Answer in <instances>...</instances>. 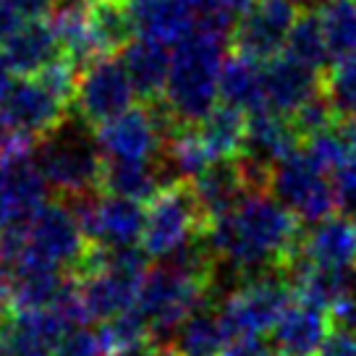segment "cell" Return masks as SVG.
<instances>
[{
    "label": "cell",
    "mask_w": 356,
    "mask_h": 356,
    "mask_svg": "<svg viewBox=\"0 0 356 356\" xmlns=\"http://www.w3.org/2000/svg\"><path fill=\"white\" fill-rule=\"evenodd\" d=\"M95 139L100 145L102 155L113 157V160H152L160 155V149L165 145V139L152 118V111L145 102L139 108L131 105L113 121L97 126Z\"/></svg>",
    "instance_id": "obj_14"
},
{
    "label": "cell",
    "mask_w": 356,
    "mask_h": 356,
    "mask_svg": "<svg viewBox=\"0 0 356 356\" xmlns=\"http://www.w3.org/2000/svg\"><path fill=\"white\" fill-rule=\"evenodd\" d=\"M301 145L299 131L293 129L289 115L262 108V111L246 115V136L241 155H249L265 163V165H278L283 157L296 152Z\"/></svg>",
    "instance_id": "obj_21"
},
{
    "label": "cell",
    "mask_w": 356,
    "mask_h": 356,
    "mask_svg": "<svg viewBox=\"0 0 356 356\" xmlns=\"http://www.w3.org/2000/svg\"><path fill=\"white\" fill-rule=\"evenodd\" d=\"M270 191L299 218L304 228H312L338 212L333 176L314 165L301 147L273 168Z\"/></svg>",
    "instance_id": "obj_8"
},
{
    "label": "cell",
    "mask_w": 356,
    "mask_h": 356,
    "mask_svg": "<svg viewBox=\"0 0 356 356\" xmlns=\"http://www.w3.org/2000/svg\"><path fill=\"white\" fill-rule=\"evenodd\" d=\"M0 236L11 262H16L19 257H32L66 273L81 262L89 246L87 236L66 202H47L34 218L8 231H0Z\"/></svg>",
    "instance_id": "obj_4"
},
{
    "label": "cell",
    "mask_w": 356,
    "mask_h": 356,
    "mask_svg": "<svg viewBox=\"0 0 356 356\" xmlns=\"http://www.w3.org/2000/svg\"><path fill=\"white\" fill-rule=\"evenodd\" d=\"M204 147L210 149L212 160H231L241 155L246 136V113L236 111L231 105H218L215 111L197 123Z\"/></svg>",
    "instance_id": "obj_30"
},
{
    "label": "cell",
    "mask_w": 356,
    "mask_h": 356,
    "mask_svg": "<svg viewBox=\"0 0 356 356\" xmlns=\"http://www.w3.org/2000/svg\"><path fill=\"white\" fill-rule=\"evenodd\" d=\"M222 0H189V6L194 8L197 13H204L210 11V8H215V6H220Z\"/></svg>",
    "instance_id": "obj_46"
},
{
    "label": "cell",
    "mask_w": 356,
    "mask_h": 356,
    "mask_svg": "<svg viewBox=\"0 0 356 356\" xmlns=\"http://www.w3.org/2000/svg\"><path fill=\"white\" fill-rule=\"evenodd\" d=\"M283 53L291 56L293 60L304 63V66H309L317 74H325L327 68L333 66L330 53H327V42H325L320 13L312 11V8H301L293 26H291L289 37H286Z\"/></svg>",
    "instance_id": "obj_31"
},
{
    "label": "cell",
    "mask_w": 356,
    "mask_h": 356,
    "mask_svg": "<svg viewBox=\"0 0 356 356\" xmlns=\"http://www.w3.org/2000/svg\"><path fill=\"white\" fill-rule=\"evenodd\" d=\"M273 330V343L280 356H314L320 354L327 335L333 333V317L327 314V309L296 301L283 312Z\"/></svg>",
    "instance_id": "obj_17"
},
{
    "label": "cell",
    "mask_w": 356,
    "mask_h": 356,
    "mask_svg": "<svg viewBox=\"0 0 356 356\" xmlns=\"http://www.w3.org/2000/svg\"><path fill=\"white\" fill-rule=\"evenodd\" d=\"M134 29L163 44H178L197 26V11L189 0H129Z\"/></svg>",
    "instance_id": "obj_20"
},
{
    "label": "cell",
    "mask_w": 356,
    "mask_h": 356,
    "mask_svg": "<svg viewBox=\"0 0 356 356\" xmlns=\"http://www.w3.org/2000/svg\"><path fill=\"white\" fill-rule=\"evenodd\" d=\"M63 270L42 259L19 257L11 262V309H50L63 286Z\"/></svg>",
    "instance_id": "obj_22"
},
{
    "label": "cell",
    "mask_w": 356,
    "mask_h": 356,
    "mask_svg": "<svg viewBox=\"0 0 356 356\" xmlns=\"http://www.w3.org/2000/svg\"><path fill=\"white\" fill-rule=\"evenodd\" d=\"M189 186H191V191H194L197 207H200L202 218H204L207 225H210L212 220L222 218V215L234 212L236 207L249 197L236 157L210 163L200 176L191 181Z\"/></svg>",
    "instance_id": "obj_18"
},
{
    "label": "cell",
    "mask_w": 356,
    "mask_h": 356,
    "mask_svg": "<svg viewBox=\"0 0 356 356\" xmlns=\"http://www.w3.org/2000/svg\"><path fill=\"white\" fill-rule=\"evenodd\" d=\"M320 356H356V335L335 327L320 348Z\"/></svg>",
    "instance_id": "obj_41"
},
{
    "label": "cell",
    "mask_w": 356,
    "mask_h": 356,
    "mask_svg": "<svg viewBox=\"0 0 356 356\" xmlns=\"http://www.w3.org/2000/svg\"><path fill=\"white\" fill-rule=\"evenodd\" d=\"M118 56L129 71V79H131L134 92L139 100L152 102L163 97L168 76H170V66H173V53L168 50V44L136 34Z\"/></svg>",
    "instance_id": "obj_19"
},
{
    "label": "cell",
    "mask_w": 356,
    "mask_h": 356,
    "mask_svg": "<svg viewBox=\"0 0 356 356\" xmlns=\"http://www.w3.org/2000/svg\"><path fill=\"white\" fill-rule=\"evenodd\" d=\"M301 149H304V155L309 157L314 165L323 168L327 176H335L354 157L341 129H327L323 134H314L309 139H304Z\"/></svg>",
    "instance_id": "obj_35"
},
{
    "label": "cell",
    "mask_w": 356,
    "mask_h": 356,
    "mask_svg": "<svg viewBox=\"0 0 356 356\" xmlns=\"http://www.w3.org/2000/svg\"><path fill=\"white\" fill-rule=\"evenodd\" d=\"M79 286H81V296L87 304L89 320L105 323L115 314L136 307L142 283L121 278L115 273H95V275L79 278Z\"/></svg>",
    "instance_id": "obj_28"
},
{
    "label": "cell",
    "mask_w": 356,
    "mask_h": 356,
    "mask_svg": "<svg viewBox=\"0 0 356 356\" xmlns=\"http://www.w3.org/2000/svg\"><path fill=\"white\" fill-rule=\"evenodd\" d=\"M323 89L333 102L338 123L356 118V56L335 60L323 74Z\"/></svg>",
    "instance_id": "obj_34"
},
{
    "label": "cell",
    "mask_w": 356,
    "mask_h": 356,
    "mask_svg": "<svg viewBox=\"0 0 356 356\" xmlns=\"http://www.w3.org/2000/svg\"><path fill=\"white\" fill-rule=\"evenodd\" d=\"M293 299H296V291L289 278L280 273V267H270L244 283L238 291L218 301V317L228 341L262 335L278 325Z\"/></svg>",
    "instance_id": "obj_6"
},
{
    "label": "cell",
    "mask_w": 356,
    "mask_h": 356,
    "mask_svg": "<svg viewBox=\"0 0 356 356\" xmlns=\"http://www.w3.org/2000/svg\"><path fill=\"white\" fill-rule=\"evenodd\" d=\"M225 343H228V335L218 317V301L204 299L178 325L173 351L176 356H220Z\"/></svg>",
    "instance_id": "obj_26"
},
{
    "label": "cell",
    "mask_w": 356,
    "mask_h": 356,
    "mask_svg": "<svg viewBox=\"0 0 356 356\" xmlns=\"http://www.w3.org/2000/svg\"><path fill=\"white\" fill-rule=\"evenodd\" d=\"M3 53L11 63L13 74L37 76L50 63L63 56V47L58 42L53 26L47 22H32L22 26L8 42L3 44Z\"/></svg>",
    "instance_id": "obj_24"
},
{
    "label": "cell",
    "mask_w": 356,
    "mask_h": 356,
    "mask_svg": "<svg viewBox=\"0 0 356 356\" xmlns=\"http://www.w3.org/2000/svg\"><path fill=\"white\" fill-rule=\"evenodd\" d=\"M225 47V40L197 26L176 44L163 97L181 123L197 126L218 108Z\"/></svg>",
    "instance_id": "obj_2"
},
{
    "label": "cell",
    "mask_w": 356,
    "mask_h": 356,
    "mask_svg": "<svg viewBox=\"0 0 356 356\" xmlns=\"http://www.w3.org/2000/svg\"><path fill=\"white\" fill-rule=\"evenodd\" d=\"M53 356H111V354L102 346L97 333H92L87 327H74V330H68L60 338V343H58Z\"/></svg>",
    "instance_id": "obj_37"
},
{
    "label": "cell",
    "mask_w": 356,
    "mask_h": 356,
    "mask_svg": "<svg viewBox=\"0 0 356 356\" xmlns=\"http://www.w3.org/2000/svg\"><path fill=\"white\" fill-rule=\"evenodd\" d=\"M47 189L32 155L0 160V231L34 218L47 204Z\"/></svg>",
    "instance_id": "obj_13"
},
{
    "label": "cell",
    "mask_w": 356,
    "mask_h": 356,
    "mask_svg": "<svg viewBox=\"0 0 356 356\" xmlns=\"http://www.w3.org/2000/svg\"><path fill=\"white\" fill-rule=\"evenodd\" d=\"M34 163L44 176L47 186L60 197L79 191L100 189L105 155L95 139V129L68 113L66 121L34 145Z\"/></svg>",
    "instance_id": "obj_3"
},
{
    "label": "cell",
    "mask_w": 356,
    "mask_h": 356,
    "mask_svg": "<svg viewBox=\"0 0 356 356\" xmlns=\"http://www.w3.org/2000/svg\"><path fill=\"white\" fill-rule=\"evenodd\" d=\"M330 60L356 56V0H325L320 8Z\"/></svg>",
    "instance_id": "obj_32"
},
{
    "label": "cell",
    "mask_w": 356,
    "mask_h": 356,
    "mask_svg": "<svg viewBox=\"0 0 356 356\" xmlns=\"http://www.w3.org/2000/svg\"><path fill=\"white\" fill-rule=\"evenodd\" d=\"M100 191L129 197L136 202H149L157 191H163V178L152 160H113L105 157L100 178Z\"/></svg>",
    "instance_id": "obj_27"
},
{
    "label": "cell",
    "mask_w": 356,
    "mask_h": 356,
    "mask_svg": "<svg viewBox=\"0 0 356 356\" xmlns=\"http://www.w3.org/2000/svg\"><path fill=\"white\" fill-rule=\"evenodd\" d=\"M254 3L257 0H222V6H225V8H231L236 16H241V13H244L246 8H252Z\"/></svg>",
    "instance_id": "obj_45"
},
{
    "label": "cell",
    "mask_w": 356,
    "mask_h": 356,
    "mask_svg": "<svg viewBox=\"0 0 356 356\" xmlns=\"http://www.w3.org/2000/svg\"><path fill=\"white\" fill-rule=\"evenodd\" d=\"M11 87H13V68H11V63H8L6 53L0 50V105L6 100V95L11 92Z\"/></svg>",
    "instance_id": "obj_43"
},
{
    "label": "cell",
    "mask_w": 356,
    "mask_h": 356,
    "mask_svg": "<svg viewBox=\"0 0 356 356\" xmlns=\"http://www.w3.org/2000/svg\"><path fill=\"white\" fill-rule=\"evenodd\" d=\"M89 32L97 56H118L136 37L129 0H95L89 3Z\"/></svg>",
    "instance_id": "obj_29"
},
{
    "label": "cell",
    "mask_w": 356,
    "mask_h": 356,
    "mask_svg": "<svg viewBox=\"0 0 356 356\" xmlns=\"http://www.w3.org/2000/svg\"><path fill=\"white\" fill-rule=\"evenodd\" d=\"M220 356H280V351L273 341H265L262 335H246L228 341Z\"/></svg>",
    "instance_id": "obj_39"
},
{
    "label": "cell",
    "mask_w": 356,
    "mask_h": 356,
    "mask_svg": "<svg viewBox=\"0 0 356 356\" xmlns=\"http://www.w3.org/2000/svg\"><path fill=\"white\" fill-rule=\"evenodd\" d=\"M304 252L314 265L354 267L356 265V222L343 215H330L304 231Z\"/></svg>",
    "instance_id": "obj_23"
},
{
    "label": "cell",
    "mask_w": 356,
    "mask_h": 356,
    "mask_svg": "<svg viewBox=\"0 0 356 356\" xmlns=\"http://www.w3.org/2000/svg\"><path fill=\"white\" fill-rule=\"evenodd\" d=\"M74 212L89 244L97 246H136L142 244L147 210L142 202L105 194L100 189L79 191L63 197Z\"/></svg>",
    "instance_id": "obj_7"
},
{
    "label": "cell",
    "mask_w": 356,
    "mask_h": 356,
    "mask_svg": "<svg viewBox=\"0 0 356 356\" xmlns=\"http://www.w3.org/2000/svg\"><path fill=\"white\" fill-rule=\"evenodd\" d=\"M66 333L53 309L13 312L0 323V356H53Z\"/></svg>",
    "instance_id": "obj_15"
},
{
    "label": "cell",
    "mask_w": 356,
    "mask_h": 356,
    "mask_svg": "<svg viewBox=\"0 0 356 356\" xmlns=\"http://www.w3.org/2000/svg\"><path fill=\"white\" fill-rule=\"evenodd\" d=\"M220 100L246 115L262 111L265 108L262 63H257L241 53L225 56L220 68Z\"/></svg>",
    "instance_id": "obj_25"
},
{
    "label": "cell",
    "mask_w": 356,
    "mask_h": 356,
    "mask_svg": "<svg viewBox=\"0 0 356 356\" xmlns=\"http://www.w3.org/2000/svg\"><path fill=\"white\" fill-rule=\"evenodd\" d=\"M207 228L189 184H176L157 191L147 204L142 249L155 259L168 257L173 249Z\"/></svg>",
    "instance_id": "obj_9"
},
{
    "label": "cell",
    "mask_w": 356,
    "mask_h": 356,
    "mask_svg": "<svg viewBox=\"0 0 356 356\" xmlns=\"http://www.w3.org/2000/svg\"><path fill=\"white\" fill-rule=\"evenodd\" d=\"M304 225L275 194H249L234 212L212 220L204 234L220 262L234 265L246 275V283L278 267L301 241Z\"/></svg>",
    "instance_id": "obj_1"
},
{
    "label": "cell",
    "mask_w": 356,
    "mask_h": 356,
    "mask_svg": "<svg viewBox=\"0 0 356 356\" xmlns=\"http://www.w3.org/2000/svg\"><path fill=\"white\" fill-rule=\"evenodd\" d=\"M68 113L71 108L40 76H24L13 81L11 92L0 105V118L37 142L66 121Z\"/></svg>",
    "instance_id": "obj_12"
},
{
    "label": "cell",
    "mask_w": 356,
    "mask_h": 356,
    "mask_svg": "<svg viewBox=\"0 0 356 356\" xmlns=\"http://www.w3.org/2000/svg\"><path fill=\"white\" fill-rule=\"evenodd\" d=\"M335 197H338V215L356 222V155L333 176Z\"/></svg>",
    "instance_id": "obj_38"
},
{
    "label": "cell",
    "mask_w": 356,
    "mask_h": 356,
    "mask_svg": "<svg viewBox=\"0 0 356 356\" xmlns=\"http://www.w3.org/2000/svg\"><path fill=\"white\" fill-rule=\"evenodd\" d=\"M338 126H341V131H343L346 142H348V147H351V152L356 155V118H354V121L338 123Z\"/></svg>",
    "instance_id": "obj_44"
},
{
    "label": "cell",
    "mask_w": 356,
    "mask_h": 356,
    "mask_svg": "<svg viewBox=\"0 0 356 356\" xmlns=\"http://www.w3.org/2000/svg\"><path fill=\"white\" fill-rule=\"evenodd\" d=\"M291 123H293V129L299 131L301 142L314 136V134L335 129V126H338V115H335L333 102L325 95V89H320L317 95H312L309 100L291 115Z\"/></svg>",
    "instance_id": "obj_36"
},
{
    "label": "cell",
    "mask_w": 356,
    "mask_h": 356,
    "mask_svg": "<svg viewBox=\"0 0 356 356\" xmlns=\"http://www.w3.org/2000/svg\"><path fill=\"white\" fill-rule=\"evenodd\" d=\"M296 16H299V6L293 0H257L236 22L234 40H231L234 53H241L257 63L278 58L286 47V37Z\"/></svg>",
    "instance_id": "obj_11"
},
{
    "label": "cell",
    "mask_w": 356,
    "mask_h": 356,
    "mask_svg": "<svg viewBox=\"0 0 356 356\" xmlns=\"http://www.w3.org/2000/svg\"><path fill=\"white\" fill-rule=\"evenodd\" d=\"M262 87H265V108L291 118L312 95L323 89V74L280 53L278 58L262 63Z\"/></svg>",
    "instance_id": "obj_16"
},
{
    "label": "cell",
    "mask_w": 356,
    "mask_h": 356,
    "mask_svg": "<svg viewBox=\"0 0 356 356\" xmlns=\"http://www.w3.org/2000/svg\"><path fill=\"white\" fill-rule=\"evenodd\" d=\"M299 8H312V6H317V3H325V0H293Z\"/></svg>",
    "instance_id": "obj_47"
},
{
    "label": "cell",
    "mask_w": 356,
    "mask_h": 356,
    "mask_svg": "<svg viewBox=\"0 0 356 356\" xmlns=\"http://www.w3.org/2000/svg\"><path fill=\"white\" fill-rule=\"evenodd\" d=\"M8 3L13 6V11L22 16L24 24L50 19V13L56 11L58 6V0H8Z\"/></svg>",
    "instance_id": "obj_40"
},
{
    "label": "cell",
    "mask_w": 356,
    "mask_h": 356,
    "mask_svg": "<svg viewBox=\"0 0 356 356\" xmlns=\"http://www.w3.org/2000/svg\"><path fill=\"white\" fill-rule=\"evenodd\" d=\"M22 26H26V24L22 22L19 13L13 11L11 3H8V0H0V47L8 42Z\"/></svg>",
    "instance_id": "obj_42"
},
{
    "label": "cell",
    "mask_w": 356,
    "mask_h": 356,
    "mask_svg": "<svg viewBox=\"0 0 356 356\" xmlns=\"http://www.w3.org/2000/svg\"><path fill=\"white\" fill-rule=\"evenodd\" d=\"M204 299H215L210 293V286L186 278L184 273L168 267L165 262L149 267L139 286V299H136V307L149 320V341L173 348L178 325Z\"/></svg>",
    "instance_id": "obj_5"
},
{
    "label": "cell",
    "mask_w": 356,
    "mask_h": 356,
    "mask_svg": "<svg viewBox=\"0 0 356 356\" xmlns=\"http://www.w3.org/2000/svg\"><path fill=\"white\" fill-rule=\"evenodd\" d=\"M134 97L136 92H134L126 66L121 60H115V56H105L92 60L79 74V87L71 113H76L87 126L97 129L129 111Z\"/></svg>",
    "instance_id": "obj_10"
},
{
    "label": "cell",
    "mask_w": 356,
    "mask_h": 356,
    "mask_svg": "<svg viewBox=\"0 0 356 356\" xmlns=\"http://www.w3.org/2000/svg\"><path fill=\"white\" fill-rule=\"evenodd\" d=\"M100 341L111 356L129 354L139 346L149 343V320L139 307L126 309L100 325Z\"/></svg>",
    "instance_id": "obj_33"
}]
</instances>
